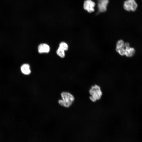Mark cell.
<instances>
[{"instance_id":"6da1fadb","label":"cell","mask_w":142,"mask_h":142,"mask_svg":"<svg viewBox=\"0 0 142 142\" xmlns=\"http://www.w3.org/2000/svg\"><path fill=\"white\" fill-rule=\"evenodd\" d=\"M61 95L62 99L59 100V104L63 107L67 108L70 107L74 101V96L71 94L67 92H62Z\"/></svg>"},{"instance_id":"7a4b0ae2","label":"cell","mask_w":142,"mask_h":142,"mask_svg":"<svg viewBox=\"0 0 142 142\" xmlns=\"http://www.w3.org/2000/svg\"><path fill=\"white\" fill-rule=\"evenodd\" d=\"M90 96L89 99L93 102H95L101 98L103 94L100 87L96 84L92 86L89 90Z\"/></svg>"},{"instance_id":"3957f363","label":"cell","mask_w":142,"mask_h":142,"mask_svg":"<svg viewBox=\"0 0 142 142\" xmlns=\"http://www.w3.org/2000/svg\"><path fill=\"white\" fill-rule=\"evenodd\" d=\"M124 9L128 11H134L137 7V4L135 0H127L124 3Z\"/></svg>"},{"instance_id":"277c9868","label":"cell","mask_w":142,"mask_h":142,"mask_svg":"<svg viewBox=\"0 0 142 142\" xmlns=\"http://www.w3.org/2000/svg\"><path fill=\"white\" fill-rule=\"evenodd\" d=\"M95 5V3L91 0H86L84 2L83 7L88 12L91 13L94 11Z\"/></svg>"},{"instance_id":"5b68a950","label":"cell","mask_w":142,"mask_h":142,"mask_svg":"<svg viewBox=\"0 0 142 142\" xmlns=\"http://www.w3.org/2000/svg\"><path fill=\"white\" fill-rule=\"evenodd\" d=\"M108 2L109 0H99L98 3L99 12H103L106 11Z\"/></svg>"},{"instance_id":"8992f818","label":"cell","mask_w":142,"mask_h":142,"mask_svg":"<svg viewBox=\"0 0 142 142\" xmlns=\"http://www.w3.org/2000/svg\"><path fill=\"white\" fill-rule=\"evenodd\" d=\"M50 48L48 45L45 43L40 44L38 47V51L40 53H48Z\"/></svg>"},{"instance_id":"52a82bcc","label":"cell","mask_w":142,"mask_h":142,"mask_svg":"<svg viewBox=\"0 0 142 142\" xmlns=\"http://www.w3.org/2000/svg\"><path fill=\"white\" fill-rule=\"evenodd\" d=\"M21 70L22 74L26 75H29L31 72L30 66L27 64H22L21 67Z\"/></svg>"},{"instance_id":"ba28073f","label":"cell","mask_w":142,"mask_h":142,"mask_svg":"<svg viewBox=\"0 0 142 142\" xmlns=\"http://www.w3.org/2000/svg\"><path fill=\"white\" fill-rule=\"evenodd\" d=\"M125 55L128 57H131L135 54V49L133 47H130L125 48Z\"/></svg>"},{"instance_id":"9c48e42d","label":"cell","mask_w":142,"mask_h":142,"mask_svg":"<svg viewBox=\"0 0 142 142\" xmlns=\"http://www.w3.org/2000/svg\"><path fill=\"white\" fill-rule=\"evenodd\" d=\"M56 53L57 55L62 58H63L65 56V51L59 47L57 49Z\"/></svg>"},{"instance_id":"30bf717a","label":"cell","mask_w":142,"mask_h":142,"mask_svg":"<svg viewBox=\"0 0 142 142\" xmlns=\"http://www.w3.org/2000/svg\"><path fill=\"white\" fill-rule=\"evenodd\" d=\"M59 47L61 48L64 51H67L68 49V44L64 42H61L59 44Z\"/></svg>"},{"instance_id":"8fae6325","label":"cell","mask_w":142,"mask_h":142,"mask_svg":"<svg viewBox=\"0 0 142 142\" xmlns=\"http://www.w3.org/2000/svg\"><path fill=\"white\" fill-rule=\"evenodd\" d=\"M124 42L122 40H119L116 43V48H124Z\"/></svg>"},{"instance_id":"7c38bea8","label":"cell","mask_w":142,"mask_h":142,"mask_svg":"<svg viewBox=\"0 0 142 142\" xmlns=\"http://www.w3.org/2000/svg\"><path fill=\"white\" fill-rule=\"evenodd\" d=\"M116 50L118 52L120 55H125V49L124 48H116Z\"/></svg>"},{"instance_id":"4fadbf2b","label":"cell","mask_w":142,"mask_h":142,"mask_svg":"<svg viewBox=\"0 0 142 142\" xmlns=\"http://www.w3.org/2000/svg\"><path fill=\"white\" fill-rule=\"evenodd\" d=\"M124 47L125 48L129 47L130 44L128 42L125 43H124Z\"/></svg>"}]
</instances>
